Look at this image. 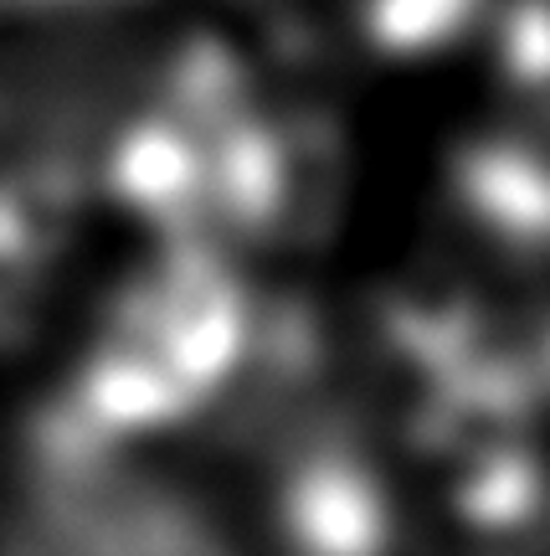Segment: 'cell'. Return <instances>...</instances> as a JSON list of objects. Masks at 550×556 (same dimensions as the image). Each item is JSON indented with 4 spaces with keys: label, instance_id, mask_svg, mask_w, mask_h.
<instances>
[{
    "label": "cell",
    "instance_id": "1",
    "mask_svg": "<svg viewBox=\"0 0 550 556\" xmlns=\"http://www.w3.org/2000/svg\"><path fill=\"white\" fill-rule=\"evenodd\" d=\"M242 336V289L206 248L186 242L118 289L62 392L108 438L165 428L227 381Z\"/></svg>",
    "mask_w": 550,
    "mask_h": 556
},
{
    "label": "cell",
    "instance_id": "2",
    "mask_svg": "<svg viewBox=\"0 0 550 556\" xmlns=\"http://www.w3.org/2000/svg\"><path fill=\"white\" fill-rule=\"evenodd\" d=\"M21 5H26V0H21Z\"/></svg>",
    "mask_w": 550,
    "mask_h": 556
}]
</instances>
